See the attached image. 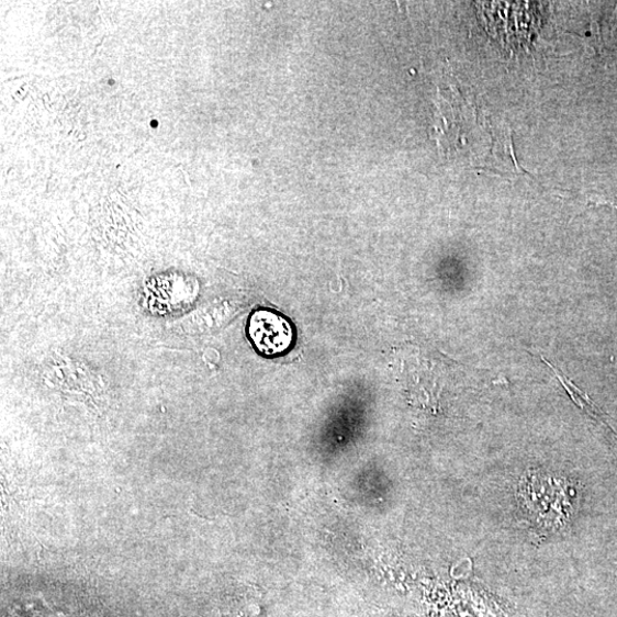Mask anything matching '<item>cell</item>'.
Returning <instances> with one entry per match:
<instances>
[{"mask_svg": "<svg viewBox=\"0 0 617 617\" xmlns=\"http://www.w3.org/2000/svg\"><path fill=\"white\" fill-rule=\"evenodd\" d=\"M518 497L528 523L537 526L558 527L573 513L565 484L549 475H526L519 485Z\"/></svg>", "mask_w": 617, "mask_h": 617, "instance_id": "1", "label": "cell"}, {"mask_svg": "<svg viewBox=\"0 0 617 617\" xmlns=\"http://www.w3.org/2000/svg\"><path fill=\"white\" fill-rule=\"evenodd\" d=\"M248 335L266 356H277L291 348L294 334L291 324L277 314L259 311L250 316Z\"/></svg>", "mask_w": 617, "mask_h": 617, "instance_id": "2", "label": "cell"}]
</instances>
